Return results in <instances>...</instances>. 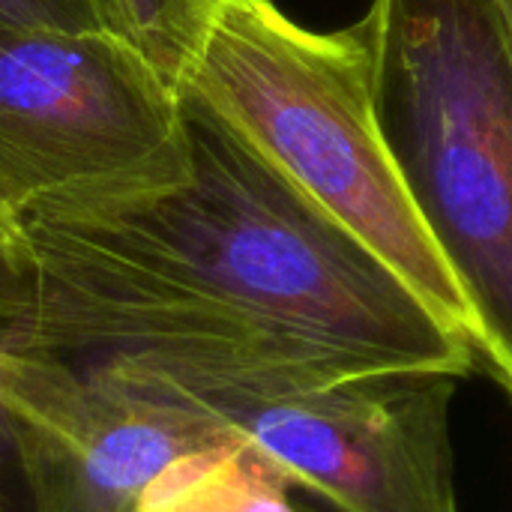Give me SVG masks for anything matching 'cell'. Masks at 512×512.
Instances as JSON below:
<instances>
[{
	"label": "cell",
	"instance_id": "obj_8",
	"mask_svg": "<svg viewBox=\"0 0 512 512\" xmlns=\"http://www.w3.org/2000/svg\"><path fill=\"white\" fill-rule=\"evenodd\" d=\"M108 27L123 36L174 90L201 51L225 0H102Z\"/></svg>",
	"mask_w": 512,
	"mask_h": 512
},
{
	"label": "cell",
	"instance_id": "obj_12",
	"mask_svg": "<svg viewBox=\"0 0 512 512\" xmlns=\"http://www.w3.org/2000/svg\"><path fill=\"white\" fill-rule=\"evenodd\" d=\"M498 6H501V15H504V24H507V33H510L512 42V0H498Z\"/></svg>",
	"mask_w": 512,
	"mask_h": 512
},
{
	"label": "cell",
	"instance_id": "obj_6",
	"mask_svg": "<svg viewBox=\"0 0 512 512\" xmlns=\"http://www.w3.org/2000/svg\"><path fill=\"white\" fill-rule=\"evenodd\" d=\"M0 393L27 423L45 512H138L177 459L231 438L108 363L6 342Z\"/></svg>",
	"mask_w": 512,
	"mask_h": 512
},
{
	"label": "cell",
	"instance_id": "obj_9",
	"mask_svg": "<svg viewBox=\"0 0 512 512\" xmlns=\"http://www.w3.org/2000/svg\"><path fill=\"white\" fill-rule=\"evenodd\" d=\"M0 512H45L27 423L0 393Z\"/></svg>",
	"mask_w": 512,
	"mask_h": 512
},
{
	"label": "cell",
	"instance_id": "obj_1",
	"mask_svg": "<svg viewBox=\"0 0 512 512\" xmlns=\"http://www.w3.org/2000/svg\"><path fill=\"white\" fill-rule=\"evenodd\" d=\"M183 93L189 177L156 195L24 222L27 294L0 342L99 360L219 342L303 351L369 375L477 366L369 243Z\"/></svg>",
	"mask_w": 512,
	"mask_h": 512
},
{
	"label": "cell",
	"instance_id": "obj_7",
	"mask_svg": "<svg viewBox=\"0 0 512 512\" xmlns=\"http://www.w3.org/2000/svg\"><path fill=\"white\" fill-rule=\"evenodd\" d=\"M288 486L261 453L228 438L162 471L138 512H300Z\"/></svg>",
	"mask_w": 512,
	"mask_h": 512
},
{
	"label": "cell",
	"instance_id": "obj_4",
	"mask_svg": "<svg viewBox=\"0 0 512 512\" xmlns=\"http://www.w3.org/2000/svg\"><path fill=\"white\" fill-rule=\"evenodd\" d=\"M108 363L261 453L339 512H459L450 408L459 378L360 375L243 345H162Z\"/></svg>",
	"mask_w": 512,
	"mask_h": 512
},
{
	"label": "cell",
	"instance_id": "obj_2",
	"mask_svg": "<svg viewBox=\"0 0 512 512\" xmlns=\"http://www.w3.org/2000/svg\"><path fill=\"white\" fill-rule=\"evenodd\" d=\"M183 90L369 243L474 345V318L387 147L366 15L333 33L273 0H225Z\"/></svg>",
	"mask_w": 512,
	"mask_h": 512
},
{
	"label": "cell",
	"instance_id": "obj_11",
	"mask_svg": "<svg viewBox=\"0 0 512 512\" xmlns=\"http://www.w3.org/2000/svg\"><path fill=\"white\" fill-rule=\"evenodd\" d=\"M30 279V249L24 222L0 201V330L24 303Z\"/></svg>",
	"mask_w": 512,
	"mask_h": 512
},
{
	"label": "cell",
	"instance_id": "obj_5",
	"mask_svg": "<svg viewBox=\"0 0 512 512\" xmlns=\"http://www.w3.org/2000/svg\"><path fill=\"white\" fill-rule=\"evenodd\" d=\"M189 177L183 93L114 30L0 24V201L21 219Z\"/></svg>",
	"mask_w": 512,
	"mask_h": 512
},
{
	"label": "cell",
	"instance_id": "obj_10",
	"mask_svg": "<svg viewBox=\"0 0 512 512\" xmlns=\"http://www.w3.org/2000/svg\"><path fill=\"white\" fill-rule=\"evenodd\" d=\"M0 24L111 30L102 0H0Z\"/></svg>",
	"mask_w": 512,
	"mask_h": 512
},
{
	"label": "cell",
	"instance_id": "obj_3",
	"mask_svg": "<svg viewBox=\"0 0 512 512\" xmlns=\"http://www.w3.org/2000/svg\"><path fill=\"white\" fill-rule=\"evenodd\" d=\"M375 108L512 396V42L498 0H372Z\"/></svg>",
	"mask_w": 512,
	"mask_h": 512
}]
</instances>
